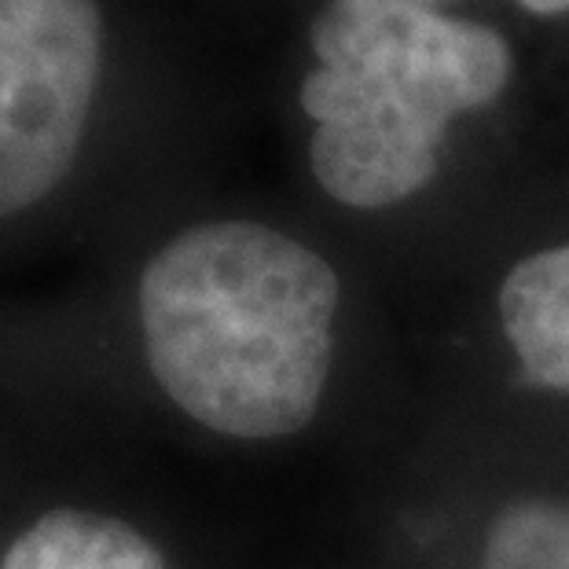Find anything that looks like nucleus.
I'll list each match as a JSON object with an SVG mask.
<instances>
[{"mask_svg": "<svg viewBox=\"0 0 569 569\" xmlns=\"http://www.w3.org/2000/svg\"><path fill=\"white\" fill-rule=\"evenodd\" d=\"M4 569H166L159 548L107 515L48 511L4 555Z\"/></svg>", "mask_w": 569, "mask_h": 569, "instance_id": "obj_5", "label": "nucleus"}, {"mask_svg": "<svg viewBox=\"0 0 569 569\" xmlns=\"http://www.w3.org/2000/svg\"><path fill=\"white\" fill-rule=\"evenodd\" d=\"M100 59L96 0H0V217L27 210L70 173Z\"/></svg>", "mask_w": 569, "mask_h": 569, "instance_id": "obj_3", "label": "nucleus"}, {"mask_svg": "<svg viewBox=\"0 0 569 569\" xmlns=\"http://www.w3.org/2000/svg\"><path fill=\"white\" fill-rule=\"evenodd\" d=\"M419 4H433V0H419Z\"/></svg>", "mask_w": 569, "mask_h": 569, "instance_id": "obj_7", "label": "nucleus"}, {"mask_svg": "<svg viewBox=\"0 0 569 569\" xmlns=\"http://www.w3.org/2000/svg\"><path fill=\"white\" fill-rule=\"evenodd\" d=\"M320 67L301 81L312 173L353 210L405 202L433 180L448 122L489 107L515 74L492 27L419 0H327L309 27Z\"/></svg>", "mask_w": 569, "mask_h": 569, "instance_id": "obj_2", "label": "nucleus"}, {"mask_svg": "<svg viewBox=\"0 0 569 569\" xmlns=\"http://www.w3.org/2000/svg\"><path fill=\"white\" fill-rule=\"evenodd\" d=\"M338 276L312 247L253 221L177 236L143 269V346L162 390L228 438H287L331 371Z\"/></svg>", "mask_w": 569, "mask_h": 569, "instance_id": "obj_1", "label": "nucleus"}, {"mask_svg": "<svg viewBox=\"0 0 569 569\" xmlns=\"http://www.w3.org/2000/svg\"><path fill=\"white\" fill-rule=\"evenodd\" d=\"M500 317L526 379L569 393V243L529 253L507 272Z\"/></svg>", "mask_w": 569, "mask_h": 569, "instance_id": "obj_4", "label": "nucleus"}, {"mask_svg": "<svg viewBox=\"0 0 569 569\" xmlns=\"http://www.w3.org/2000/svg\"><path fill=\"white\" fill-rule=\"evenodd\" d=\"M481 569H569V503L526 500L496 518Z\"/></svg>", "mask_w": 569, "mask_h": 569, "instance_id": "obj_6", "label": "nucleus"}]
</instances>
